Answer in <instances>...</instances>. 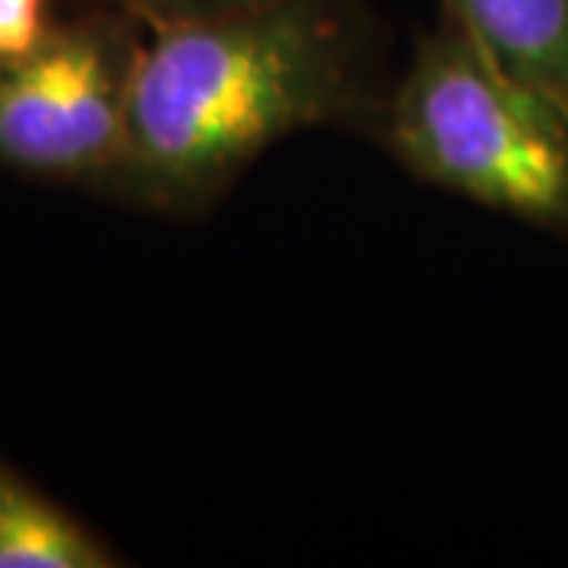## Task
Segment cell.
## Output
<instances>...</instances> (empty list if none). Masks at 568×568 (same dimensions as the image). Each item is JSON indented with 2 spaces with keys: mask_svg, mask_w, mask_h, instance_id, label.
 Listing matches in <instances>:
<instances>
[{
  "mask_svg": "<svg viewBox=\"0 0 568 568\" xmlns=\"http://www.w3.org/2000/svg\"><path fill=\"white\" fill-rule=\"evenodd\" d=\"M140 41L136 20L85 7L0 63V164L36 181L104 190L126 142Z\"/></svg>",
  "mask_w": 568,
  "mask_h": 568,
  "instance_id": "cell-3",
  "label": "cell"
},
{
  "mask_svg": "<svg viewBox=\"0 0 568 568\" xmlns=\"http://www.w3.org/2000/svg\"><path fill=\"white\" fill-rule=\"evenodd\" d=\"M357 0H272L142 26L126 142L104 193L164 215L215 205L272 145L373 130L386 89Z\"/></svg>",
  "mask_w": 568,
  "mask_h": 568,
  "instance_id": "cell-1",
  "label": "cell"
},
{
  "mask_svg": "<svg viewBox=\"0 0 568 568\" xmlns=\"http://www.w3.org/2000/svg\"><path fill=\"white\" fill-rule=\"evenodd\" d=\"M443 20L568 114V0H439Z\"/></svg>",
  "mask_w": 568,
  "mask_h": 568,
  "instance_id": "cell-4",
  "label": "cell"
},
{
  "mask_svg": "<svg viewBox=\"0 0 568 568\" xmlns=\"http://www.w3.org/2000/svg\"><path fill=\"white\" fill-rule=\"evenodd\" d=\"M369 133L417 181L568 234V114L448 20L420 36Z\"/></svg>",
  "mask_w": 568,
  "mask_h": 568,
  "instance_id": "cell-2",
  "label": "cell"
},
{
  "mask_svg": "<svg viewBox=\"0 0 568 568\" xmlns=\"http://www.w3.org/2000/svg\"><path fill=\"white\" fill-rule=\"evenodd\" d=\"M54 22V0H0V63L32 51Z\"/></svg>",
  "mask_w": 568,
  "mask_h": 568,
  "instance_id": "cell-7",
  "label": "cell"
},
{
  "mask_svg": "<svg viewBox=\"0 0 568 568\" xmlns=\"http://www.w3.org/2000/svg\"><path fill=\"white\" fill-rule=\"evenodd\" d=\"M118 552L0 462V568H114Z\"/></svg>",
  "mask_w": 568,
  "mask_h": 568,
  "instance_id": "cell-5",
  "label": "cell"
},
{
  "mask_svg": "<svg viewBox=\"0 0 568 568\" xmlns=\"http://www.w3.org/2000/svg\"><path fill=\"white\" fill-rule=\"evenodd\" d=\"M272 0H85V7H104L123 13L140 26H155V22L196 20V17H215V13H231V10H246Z\"/></svg>",
  "mask_w": 568,
  "mask_h": 568,
  "instance_id": "cell-6",
  "label": "cell"
}]
</instances>
